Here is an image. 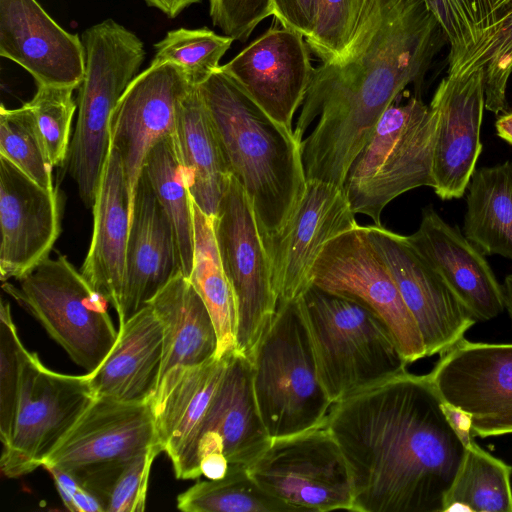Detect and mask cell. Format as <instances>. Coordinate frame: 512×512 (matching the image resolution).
I'll return each mask as SVG.
<instances>
[{
    "label": "cell",
    "mask_w": 512,
    "mask_h": 512,
    "mask_svg": "<svg viewBox=\"0 0 512 512\" xmlns=\"http://www.w3.org/2000/svg\"><path fill=\"white\" fill-rule=\"evenodd\" d=\"M326 425L348 464L356 512H443L473 437L429 375L408 371L333 403Z\"/></svg>",
    "instance_id": "1"
},
{
    "label": "cell",
    "mask_w": 512,
    "mask_h": 512,
    "mask_svg": "<svg viewBox=\"0 0 512 512\" xmlns=\"http://www.w3.org/2000/svg\"><path fill=\"white\" fill-rule=\"evenodd\" d=\"M440 34L423 0H367L346 53L315 68L293 128L307 180L343 187L379 118L425 72Z\"/></svg>",
    "instance_id": "2"
},
{
    "label": "cell",
    "mask_w": 512,
    "mask_h": 512,
    "mask_svg": "<svg viewBox=\"0 0 512 512\" xmlns=\"http://www.w3.org/2000/svg\"><path fill=\"white\" fill-rule=\"evenodd\" d=\"M198 88L229 171L251 203L263 240L275 235L306 189L301 143L220 67Z\"/></svg>",
    "instance_id": "3"
},
{
    "label": "cell",
    "mask_w": 512,
    "mask_h": 512,
    "mask_svg": "<svg viewBox=\"0 0 512 512\" xmlns=\"http://www.w3.org/2000/svg\"><path fill=\"white\" fill-rule=\"evenodd\" d=\"M298 302L332 403L407 371L390 330L365 305L314 285Z\"/></svg>",
    "instance_id": "4"
},
{
    "label": "cell",
    "mask_w": 512,
    "mask_h": 512,
    "mask_svg": "<svg viewBox=\"0 0 512 512\" xmlns=\"http://www.w3.org/2000/svg\"><path fill=\"white\" fill-rule=\"evenodd\" d=\"M250 361L256 404L271 439L326 423L333 403L320 381L298 299L278 303Z\"/></svg>",
    "instance_id": "5"
},
{
    "label": "cell",
    "mask_w": 512,
    "mask_h": 512,
    "mask_svg": "<svg viewBox=\"0 0 512 512\" xmlns=\"http://www.w3.org/2000/svg\"><path fill=\"white\" fill-rule=\"evenodd\" d=\"M85 71L77 87L78 115L68 153V169L83 203L92 208L110 146L115 106L145 58L136 34L112 19L81 35Z\"/></svg>",
    "instance_id": "6"
},
{
    "label": "cell",
    "mask_w": 512,
    "mask_h": 512,
    "mask_svg": "<svg viewBox=\"0 0 512 512\" xmlns=\"http://www.w3.org/2000/svg\"><path fill=\"white\" fill-rule=\"evenodd\" d=\"M437 114L420 98L392 103L348 169L344 192L355 214L381 225L384 208L403 193L434 187Z\"/></svg>",
    "instance_id": "7"
},
{
    "label": "cell",
    "mask_w": 512,
    "mask_h": 512,
    "mask_svg": "<svg viewBox=\"0 0 512 512\" xmlns=\"http://www.w3.org/2000/svg\"><path fill=\"white\" fill-rule=\"evenodd\" d=\"M18 282V286L3 282L2 289L86 374L95 372L118 336L106 299L62 254L48 257Z\"/></svg>",
    "instance_id": "8"
},
{
    "label": "cell",
    "mask_w": 512,
    "mask_h": 512,
    "mask_svg": "<svg viewBox=\"0 0 512 512\" xmlns=\"http://www.w3.org/2000/svg\"><path fill=\"white\" fill-rule=\"evenodd\" d=\"M95 397L88 374L52 371L26 350L13 430L1 453L2 474L18 478L42 467Z\"/></svg>",
    "instance_id": "9"
},
{
    "label": "cell",
    "mask_w": 512,
    "mask_h": 512,
    "mask_svg": "<svg viewBox=\"0 0 512 512\" xmlns=\"http://www.w3.org/2000/svg\"><path fill=\"white\" fill-rule=\"evenodd\" d=\"M248 471L292 512L353 511L350 470L326 423L272 439Z\"/></svg>",
    "instance_id": "10"
},
{
    "label": "cell",
    "mask_w": 512,
    "mask_h": 512,
    "mask_svg": "<svg viewBox=\"0 0 512 512\" xmlns=\"http://www.w3.org/2000/svg\"><path fill=\"white\" fill-rule=\"evenodd\" d=\"M213 224L221 261L235 297L236 351L250 359L276 313L278 298L254 210L232 175Z\"/></svg>",
    "instance_id": "11"
},
{
    "label": "cell",
    "mask_w": 512,
    "mask_h": 512,
    "mask_svg": "<svg viewBox=\"0 0 512 512\" xmlns=\"http://www.w3.org/2000/svg\"><path fill=\"white\" fill-rule=\"evenodd\" d=\"M311 285L372 310L386 324L408 364L426 357L418 326L365 226L358 224L325 245L313 266Z\"/></svg>",
    "instance_id": "12"
},
{
    "label": "cell",
    "mask_w": 512,
    "mask_h": 512,
    "mask_svg": "<svg viewBox=\"0 0 512 512\" xmlns=\"http://www.w3.org/2000/svg\"><path fill=\"white\" fill-rule=\"evenodd\" d=\"M439 397L466 418L473 437L512 434V343L460 340L428 374Z\"/></svg>",
    "instance_id": "13"
},
{
    "label": "cell",
    "mask_w": 512,
    "mask_h": 512,
    "mask_svg": "<svg viewBox=\"0 0 512 512\" xmlns=\"http://www.w3.org/2000/svg\"><path fill=\"white\" fill-rule=\"evenodd\" d=\"M344 189L307 180L305 192L284 227L263 240L279 302L298 299L310 286L325 245L358 225Z\"/></svg>",
    "instance_id": "14"
},
{
    "label": "cell",
    "mask_w": 512,
    "mask_h": 512,
    "mask_svg": "<svg viewBox=\"0 0 512 512\" xmlns=\"http://www.w3.org/2000/svg\"><path fill=\"white\" fill-rule=\"evenodd\" d=\"M271 440L256 404L251 361L236 350L228 353L196 441L201 474L217 479L229 466L248 468Z\"/></svg>",
    "instance_id": "15"
},
{
    "label": "cell",
    "mask_w": 512,
    "mask_h": 512,
    "mask_svg": "<svg viewBox=\"0 0 512 512\" xmlns=\"http://www.w3.org/2000/svg\"><path fill=\"white\" fill-rule=\"evenodd\" d=\"M421 334L426 357L442 354L464 338L477 321L406 236L381 225H366Z\"/></svg>",
    "instance_id": "16"
},
{
    "label": "cell",
    "mask_w": 512,
    "mask_h": 512,
    "mask_svg": "<svg viewBox=\"0 0 512 512\" xmlns=\"http://www.w3.org/2000/svg\"><path fill=\"white\" fill-rule=\"evenodd\" d=\"M192 86L177 65L151 63L131 81L115 106L110 144L122 159L132 207L146 158L161 139L173 133L181 100Z\"/></svg>",
    "instance_id": "17"
},
{
    "label": "cell",
    "mask_w": 512,
    "mask_h": 512,
    "mask_svg": "<svg viewBox=\"0 0 512 512\" xmlns=\"http://www.w3.org/2000/svg\"><path fill=\"white\" fill-rule=\"evenodd\" d=\"M430 105L437 114L433 189L442 200L458 199L465 194L482 152L484 67L448 71Z\"/></svg>",
    "instance_id": "18"
},
{
    "label": "cell",
    "mask_w": 512,
    "mask_h": 512,
    "mask_svg": "<svg viewBox=\"0 0 512 512\" xmlns=\"http://www.w3.org/2000/svg\"><path fill=\"white\" fill-rule=\"evenodd\" d=\"M220 69L267 114L293 130L315 71L300 33L272 25Z\"/></svg>",
    "instance_id": "19"
},
{
    "label": "cell",
    "mask_w": 512,
    "mask_h": 512,
    "mask_svg": "<svg viewBox=\"0 0 512 512\" xmlns=\"http://www.w3.org/2000/svg\"><path fill=\"white\" fill-rule=\"evenodd\" d=\"M0 279L19 280L49 257L60 231L57 190L0 156Z\"/></svg>",
    "instance_id": "20"
},
{
    "label": "cell",
    "mask_w": 512,
    "mask_h": 512,
    "mask_svg": "<svg viewBox=\"0 0 512 512\" xmlns=\"http://www.w3.org/2000/svg\"><path fill=\"white\" fill-rule=\"evenodd\" d=\"M0 55L37 85L77 89L85 71L81 38L61 28L36 0H0Z\"/></svg>",
    "instance_id": "21"
},
{
    "label": "cell",
    "mask_w": 512,
    "mask_h": 512,
    "mask_svg": "<svg viewBox=\"0 0 512 512\" xmlns=\"http://www.w3.org/2000/svg\"><path fill=\"white\" fill-rule=\"evenodd\" d=\"M226 361L227 354L169 371L151 400L158 442L178 479H197L202 475L196 459V441Z\"/></svg>",
    "instance_id": "22"
},
{
    "label": "cell",
    "mask_w": 512,
    "mask_h": 512,
    "mask_svg": "<svg viewBox=\"0 0 512 512\" xmlns=\"http://www.w3.org/2000/svg\"><path fill=\"white\" fill-rule=\"evenodd\" d=\"M157 442L151 402L95 397L42 467L75 469L124 460Z\"/></svg>",
    "instance_id": "23"
},
{
    "label": "cell",
    "mask_w": 512,
    "mask_h": 512,
    "mask_svg": "<svg viewBox=\"0 0 512 512\" xmlns=\"http://www.w3.org/2000/svg\"><path fill=\"white\" fill-rule=\"evenodd\" d=\"M406 238L477 322L491 320L503 312V287L486 255L433 207L422 210L418 229Z\"/></svg>",
    "instance_id": "24"
},
{
    "label": "cell",
    "mask_w": 512,
    "mask_h": 512,
    "mask_svg": "<svg viewBox=\"0 0 512 512\" xmlns=\"http://www.w3.org/2000/svg\"><path fill=\"white\" fill-rule=\"evenodd\" d=\"M93 230L81 273L123 320L132 204L122 159L110 144L92 206Z\"/></svg>",
    "instance_id": "25"
},
{
    "label": "cell",
    "mask_w": 512,
    "mask_h": 512,
    "mask_svg": "<svg viewBox=\"0 0 512 512\" xmlns=\"http://www.w3.org/2000/svg\"><path fill=\"white\" fill-rule=\"evenodd\" d=\"M171 222L144 172L136 186L126 251L122 325L178 272Z\"/></svg>",
    "instance_id": "26"
},
{
    "label": "cell",
    "mask_w": 512,
    "mask_h": 512,
    "mask_svg": "<svg viewBox=\"0 0 512 512\" xmlns=\"http://www.w3.org/2000/svg\"><path fill=\"white\" fill-rule=\"evenodd\" d=\"M163 357V331L150 305L119 325L107 357L89 375L96 397L127 403L151 402L159 385Z\"/></svg>",
    "instance_id": "27"
},
{
    "label": "cell",
    "mask_w": 512,
    "mask_h": 512,
    "mask_svg": "<svg viewBox=\"0 0 512 512\" xmlns=\"http://www.w3.org/2000/svg\"><path fill=\"white\" fill-rule=\"evenodd\" d=\"M172 137L193 202L214 218L231 173L198 85L181 100Z\"/></svg>",
    "instance_id": "28"
},
{
    "label": "cell",
    "mask_w": 512,
    "mask_h": 512,
    "mask_svg": "<svg viewBox=\"0 0 512 512\" xmlns=\"http://www.w3.org/2000/svg\"><path fill=\"white\" fill-rule=\"evenodd\" d=\"M163 331L160 380L171 370L217 357L212 317L189 279L178 271L149 301ZM160 382V381H159Z\"/></svg>",
    "instance_id": "29"
},
{
    "label": "cell",
    "mask_w": 512,
    "mask_h": 512,
    "mask_svg": "<svg viewBox=\"0 0 512 512\" xmlns=\"http://www.w3.org/2000/svg\"><path fill=\"white\" fill-rule=\"evenodd\" d=\"M467 190L462 233L484 255L512 260V163L475 169Z\"/></svg>",
    "instance_id": "30"
},
{
    "label": "cell",
    "mask_w": 512,
    "mask_h": 512,
    "mask_svg": "<svg viewBox=\"0 0 512 512\" xmlns=\"http://www.w3.org/2000/svg\"><path fill=\"white\" fill-rule=\"evenodd\" d=\"M194 255L188 277L205 303L218 337L217 357L236 350V303L224 270L214 231L213 218L194 202Z\"/></svg>",
    "instance_id": "31"
},
{
    "label": "cell",
    "mask_w": 512,
    "mask_h": 512,
    "mask_svg": "<svg viewBox=\"0 0 512 512\" xmlns=\"http://www.w3.org/2000/svg\"><path fill=\"white\" fill-rule=\"evenodd\" d=\"M449 43L448 71L471 65L512 9V0H423Z\"/></svg>",
    "instance_id": "32"
},
{
    "label": "cell",
    "mask_w": 512,
    "mask_h": 512,
    "mask_svg": "<svg viewBox=\"0 0 512 512\" xmlns=\"http://www.w3.org/2000/svg\"><path fill=\"white\" fill-rule=\"evenodd\" d=\"M143 172L171 222L178 265L188 278L194 255L193 200L172 134L161 139L151 149Z\"/></svg>",
    "instance_id": "33"
},
{
    "label": "cell",
    "mask_w": 512,
    "mask_h": 512,
    "mask_svg": "<svg viewBox=\"0 0 512 512\" xmlns=\"http://www.w3.org/2000/svg\"><path fill=\"white\" fill-rule=\"evenodd\" d=\"M512 466L482 449L473 437L444 498L443 512H512Z\"/></svg>",
    "instance_id": "34"
},
{
    "label": "cell",
    "mask_w": 512,
    "mask_h": 512,
    "mask_svg": "<svg viewBox=\"0 0 512 512\" xmlns=\"http://www.w3.org/2000/svg\"><path fill=\"white\" fill-rule=\"evenodd\" d=\"M163 452L159 442L124 460L67 469L74 472L100 501L104 512H142L150 470Z\"/></svg>",
    "instance_id": "35"
},
{
    "label": "cell",
    "mask_w": 512,
    "mask_h": 512,
    "mask_svg": "<svg viewBox=\"0 0 512 512\" xmlns=\"http://www.w3.org/2000/svg\"><path fill=\"white\" fill-rule=\"evenodd\" d=\"M177 508L184 512H292L242 466H229L223 477L197 481L178 495Z\"/></svg>",
    "instance_id": "36"
},
{
    "label": "cell",
    "mask_w": 512,
    "mask_h": 512,
    "mask_svg": "<svg viewBox=\"0 0 512 512\" xmlns=\"http://www.w3.org/2000/svg\"><path fill=\"white\" fill-rule=\"evenodd\" d=\"M0 156L5 157L43 188L54 191L52 169L35 117L25 103L0 108Z\"/></svg>",
    "instance_id": "37"
},
{
    "label": "cell",
    "mask_w": 512,
    "mask_h": 512,
    "mask_svg": "<svg viewBox=\"0 0 512 512\" xmlns=\"http://www.w3.org/2000/svg\"><path fill=\"white\" fill-rule=\"evenodd\" d=\"M233 41V38L208 28L171 30L155 44L151 63L175 64L193 85H199L221 66L220 60Z\"/></svg>",
    "instance_id": "38"
},
{
    "label": "cell",
    "mask_w": 512,
    "mask_h": 512,
    "mask_svg": "<svg viewBox=\"0 0 512 512\" xmlns=\"http://www.w3.org/2000/svg\"><path fill=\"white\" fill-rule=\"evenodd\" d=\"M75 89L37 85L34 97L27 102L53 167L63 165L68 158L72 120L77 108V103L73 100Z\"/></svg>",
    "instance_id": "39"
},
{
    "label": "cell",
    "mask_w": 512,
    "mask_h": 512,
    "mask_svg": "<svg viewBox=\"0 0 512 512\" xmlns=\"http://www.w3.org/2000/svg\"><path fill=\"white\" fill-rule=\"evenodd\" d=\"M362 4L363 0H318L315 27L306 42L322 63L346 53L360 22Z\"/></svg>",
    "instance_id": "40"
},
{
    "label": "cell",
    "mask_w": 512,
    "mask_h": 512,
    "mask_svg": "<svg viewBox=\"0 0 512 512\" xmlns=\"http://www.w3.org/2000/svg\"><path fill=\"white\" fill-rule=\"evenodd\" d=\"M26 348L21 342L11 314L10 304L1 300L0 306V440L8 443L15 420L23 356Z\"/></svg>",
    "instance_id": "41"
},
{
    "label": "cell",
    "mask_w": 512,
    "mask_h": 512,
    "mask_svg": "<svg viewBox=\"0 0 512 512\" xmlns=\"http://www.w3.org/2000/svg\"><path fill=\"white\" fill-rule=\"evenodd\" d=\"M481 66L484 67L485 108L495 114L505 112L507 85L512 74V9L485 49L467 68Z\"/></svg>",
    "instance_id": "42"
},
{
    "label": "cell",
    "mask_w": 512,
    "mask_h": 512,
    "mask_svg": "<svg viewBox=\"0 0 512 512\" xmlns=\"http://www.w3.org/2000/svg\"><path fill=\"white\" fill-rule=\"evenodd\" d=\"M213 24L234 40H246L255 27L273 16L272 0H209Z\"/></svg>",
    "instance_id": "43"
},
{
    "label": "cell",
    "mask_w": 512,
    "mask_h": 512,
    "mask_svg": "<svg viewBox=\"0 0 512 512\" xmlns=\"http://www.w3.org/2000/svg\"><path fill=\"white\" fill-rule=\"evenodd\" d=\"M52 476L63 505L72 512H104L97 497L78 476L67 469L45 468Z\"/></svg>",
    "instance_id": "44"
},
{
    "label": "cell",
    "mask_w": 512,
    "mask_h": 512,
    "mask_svg": "<svg viewBox=\"0 0 512 512\" xmlns=\"http://www.w3.org/2000/svg\"><path fill=\"white\" fill-rule=\"evenodd\" d=\"M273 16L284 27L308 39L314 30L318 0H272Z\"/></svg>",
    "instance_id": "45"
},
{
    "label": "cell",
    "mask_w": 512,
    "mask_h": 512,
    "mask_svg": "<svg viewBox=\"0 0 512 512\" xmlns=\"http://www.w3.org/2000/svg\"><path fill=\"white\" fill-rule=\"evenodd\" d=\"M150 7L162 11L169 18H175L188 6L201 0H144Z\"/></svg>",
    "instance_id": "46"
},
{
    "label": "cell",
    "mask_w": 512,
    "mask_h": 512,
    "mask_svg": "<svg viewBox=\"0 0 512 512\" xmlns=\"http://www.w3.org/2000/svg\"><path fill=\"white\" fill-rule=\"evenodd\" d=\"M495 129L497 136L512 146V111L498 117Z\"/></svg>",
    "instance_id": "47"
},
{
    "label": "cell",
    "mask_w": 512,
    "mask_h": 512,
    "mask_svg": "<svg viewBox=\"0 0 512 512\" xmlns=\"http://www.w3.org/2000/svg\"><path fill=\"white\" fill-rule=\"evenodd\" d=\"M503 287L504 306L512 322V274L505 277Z\"/></svg>",
    "instance_id": "48"
}]
</instances>
